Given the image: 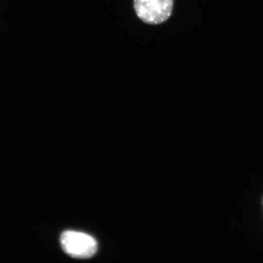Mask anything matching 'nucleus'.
Here are the masks:
<instances>
[{
	"instance_id": "nucleus-1",
	"label": "nucleus",
	"mask_w": 263,
	"mask_h": 263,
	"mask_svg": "<svg viewBox=\"0 0 263 263\" xmlns=\"http://www.w3.org/2000/svg\"><path fill=\"white\" fill-rule=\"evenodd\" d=\"M60 242L63 250L73 258H90L98 251L96 240L80 232L70 230L64 232L60 238Z\"/></svg>"
},
{
	"instance_id": "nucleus-2",
	"label": "nucleus",
	"mask_w": 263,
	"mask_h": 263,
	"mask_svg": "<svg viewBox=\"0 0 263 263\" xmlns=\"http://www.w3.org/2000/svg\"><path fill=\"white\" fill-rule=\"evenodd\" d=\"M174 0H134L137 15L148 24L164 23L172 14Z\"/></svg>"
}]
</instances>
